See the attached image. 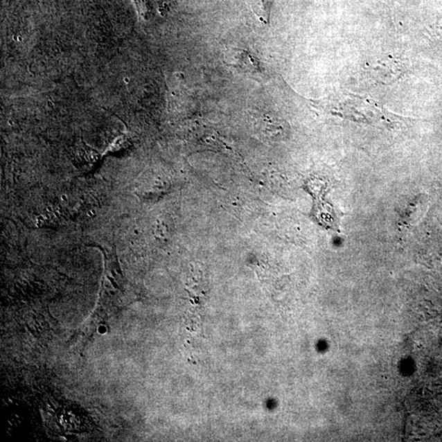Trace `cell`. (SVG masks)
<instances>
[{"instance_id":"6da1fadb","label":"cell","mask_w":442,"mask_h":442,"mask_svg":"<svg viewBox=\"0 0 442 442\" xmlns=\"http://www.w3.org/2000/svg\"><path fill=\"white\" fill-rule=\"evenodd\" d=\"M247 2L259 20L264 24H268L273 0H247Z\"/></svg>"}]
</instances>
